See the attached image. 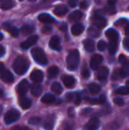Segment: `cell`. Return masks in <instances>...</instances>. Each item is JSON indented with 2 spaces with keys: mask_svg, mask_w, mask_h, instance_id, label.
I'll return each mask as SVG.
<instances>
[{
  "mask_svg": "<svg viewBox=\"0 0 129 130\" xmlns=\"http://www.w3.org/2000/svg\"><path fill=\"white\" fill-rule=\"evenodd\" d=\"M29 67V61L24 56H20L14 60L12 68L18 74H24Z\"/></svg>",
  "mask_w": 129,
  "mask_h": 130,
  "instance_id": "cell-1",
  "label": "cell"
},
{
  "mask_svg": "<svg viewBox=\"0 0 129 130\" xmlns=\"http://www.w3.org/2000/svg\"><path fill=\"white\" fill-rule=\"evenodd\" d=\"M80 63V53L77 50H72L69 52L66 58V66L69 70H75Z\"/></svg>",
  "mask_w": 129,
  "mask_h": 130,
  "instance_id": "cell-2",
  "label": "cell"
},
{
  "mask_svg": "<svg viewBox=\"0 0 129 130\" xmlns=\"http://www.w3.org/2000/svg\"><path fill=\"white\" fill-rule=\"evenodd\" d=\"M31 54L36 63L40 64V65H46L48 63V58H47L44 52L41 48H34L31 51Z\"/></svg>",
  "mask_w": 129,
  "mask_h": 130,
  "instance_id": "cell-3",
  "label": "cell"
},
{
  "mask_svg": "<svg viewBox=\"0 0 129 130\" xmlns=\"http://www.w3.org/2000/svg\"><path fill=\"white\" fill-rule=\"evenodd\" d=\"M20 117H21L20 111H17V110L12 109L5 113L4 120H5V123L6 125H10V124L14 123L15 121H17L20 119Z\"/></svg>",
  "mask_w": 129,
  "mask_h": 130,
  "instance_id": "cell-4",
  "label": "cell"
},
{
  "mask_svg": "<svg viewBox=\"0 0 129 130\" xmlns=\"http://www.w3.org/2000/svg\"><path fill=\"white\" fill-rule=\"evenodd\" d=\"M92 22H93L94 26H96L98 28H103L107 24V21L103 16L101 15H97V14H95L92 18Z\"/></svg>",
  "mask_w": 129,
  "mask_h": 130,
  "instance_id": "cell-5",
  "label": "cell"
},
{
  "mask_svg": "<svg viewBox=\"0 0 129 130\" xmlns=\"http://www.w3.org/2000/svg\"><path fill=\"white\" fill-rule=\"evenodd\" d=\"M28 88H29V83L27 80H22L17 86V92L21 96H23L28 92Z\"/></svg>",
  "mask_w": 129,
  "mask_h": 130,
  "instance_id": "cell-6",
  "label": "cell"
},
{
  "mask_svg": "<svg viewBox=\"0 0 129 130\" xmlns=\"http://www.w3.org/2000/svg\"><path fill=\"white\" fill-rule=\"evenodd\" d=\"M38 40V36H32L30 37H28L26 41H24L21 44V47L23 50H27V49L32 47L33 45H34L36 43Z\"/></svg>",
  "mask_w": 129,
  "mask_h": 130,
  "instance_id": "cell-7",
  "label": "cell"
},
{
  "mask_svg": "<svg viewBox=\"0 0 129 130\" xmlns=\"http://www.w3.org/2000/svg\"><path fill=\"white\" fill-rule=\"evenodd\" d=\"M103 62V57L99 54H95L90 59V67L92 69L96 70V69L99 68V66Z\"/></svg>",
  "mask_w": 129,
  "mask_h": 130,
  "instance_id": "cell-8",
  "label": "cell"
},
{
  "mask_svg": "<svg viewBox=\"0 0 129 130\" xmlns=\"http://www.w3.org/2000/svg\"><path fill=\"white\" fill-rule=\"evenodd\" d=\"M1 79L5 83H12L14 80V76L9 70L3 69L1 71Z\"/></svg>",
  "mask_w": 129,
  "mask_h": 130,
  "instance_id": "cell-9",
  "label": "cell"
},
{
  "mask_svg": "<svg viewBox=\"0 0 129 130\" xmlns=\"http://www.w3.org/2000/svg\"><path fill=\"white\" fill-rule=\"evenodd\" d=\"M109 75V69L106 67H102L98 69L97 73V78L100 82H105Z\"/></svg>",
  "mask_w": 129,
  "mask_h": 130,
  "instance_id": "cell-10",
  "label": "cell"
},
{
  "mask_svg": "<svg viewBox=\"0 0 129 130\" xmlns=\"http://www.w3.org/2000/svg\"><path fill=\"white\" fill-rule=\"evenodd\" d=\"M50 47L54 51H60L61 46H60V39L58 36H54L50 38V43H49Z\"/></svg>",
  "mask_w": 129,
  "mask_h": 130,
  "instance_id": "cell-11",
  "label": "cell"
},
{
  "mask_svg": "<svg viewBox=\"0 0 129 130\" xmlns=\"http://www.w3.org/2000/svg\"><path fill=\"white\" fill-rule=\"evenodd\" d=\"M38 20H39L42 23H45V24H51V23L55 22V19L48 13L40 14V15L38 16Z\"/></svg>",
  "mask_w": 129,
  "mask_h": 130,
  "instance_id": "cell-12",
  "label": "cell"
},
{
  "mask_svg": "<svg viewBox=\"0 0 129 130\" xmlns=\"http://www.w3.org/2000/svg\"><path fill=\"white\" fill-rule=\"evenodd\" d=\"M100 127V120L98 118H92L87 124V129L88 130H97Z\"/></svg>",
  "mask_w": 129,
  "mask_h": 130,
  "instance_id": "cell-13",
  "label": "cell"
},
{
  "mask_svg": "<svg viewBox=\"0 0 129 130\" xmlns=\"http://www.w3.org/2000/svg\"><path fill=\"white\" fill-rule=\"evenodd\" d=\"M3 28L5 29V30H6L7 32L12 36H13V37H17V36H19V30H18L15 27L12 26V25L8 24V23H4Z\"/></svg>",
  "mask_w": 129,
  "mask_h": 130,
  "instance_id": "cell-14",
  "label": "cell"
},
{
  "mask_svg": "<svg viewBox=\"0 0 129 130\" xmlns=\"http://www.w3.org/2000/svg\"><path fill=\"white\" fill-rule=\"evenodd\" d=\"M62 80L64 82L65 86L66 88H69V89H72V88L74 87L75 85V79L74 77L71 75H64L62 76Z\"/></svg>",
  "mask_w": 129,
  "mask_h": 130,
  "instance_id": "cell-15",
  "label": "cell"
},
{
  "mask_svg": "<svg viewBox=\"0 0 129 130\" xmlns=\"http://www.w3.org/2000/svg\"><path fill=\"white\" fill-rule=\"evenodd\" d=\"M30 79L34 82H41L43 79V73L41 70H34L30 74Z\"/></svg>",
  "mask_w": 129,
  "mask_h": 130,
  "instance_id": "cell-16",
  "label": "cell"
},
{
  "mask_svg": "<svg viewBox=\"0 0 129 130\" xmlns=\"http://www.w3.org/2000/svg\"><path fill=\"white\" fill-rule=\"evenodd\" d=\"M54 121H55V119H54V116L51 115V116H49L46 120L43 121V128L46 130H52L54 127Z\"/></svg>",
  "mask_w": 129,
  "mask_h": 130,
  "instance_id": "cell-17",
  "label": "cell"
},
{
  "mask_svg": "<svg viewBox=\"0 0 129 130\" xmlns=\"http://www.w3.org/2000/svg\"><path fill=\"white\" fill-rule=\"evenodd\" d=\"M53 12L56 15L61 17V16H63V15H65V14L67 13V12H68V8H67V7L64 5H59L55 7V9H54Z\"/></svg>",
  "mask_w": 129,
  "mask_h": 130,
  "instance_id": "cell-18",
  "label": "cell"
},
{
  "mask_svg": "<svg viewBox=\"0 0 129 130\" xmlns=\"http://www.w3.org/2000/svg\"><path fill=\"white\" fill-rule=\"evenodd\" d=\"M105 36L110 41H118L119 40V33L113 28H110L106 31Z\"/></svg>",
  "mask_w": 129,
  "mask_h": 130,
  "instance_id": "cell-19",
  "label": "cell"
},
{
  "mask_svg": "<svg viewBox=\"0 0 129 130\" xmlns=\"http://www.w3.org/2000/svg\"><path fill=\"white\" fill-rule=\"evenodd\" d=\"M66 99L68 101L73 102L75 104H80L81 103V96L78 93H68L66 94Z\"/></svg>",
  "mask_w": 129,
  "mask_h": 130,
  "instance_id": "cell-20",
  "label": "cell"
},
{
  "mask_svg": "<svg viewBox=\"0 0 129 130\" xmlns=\"http://www.w3.org/2000/svg\"><path fill=\"white\" fill-rule=\"evenodd\" d=\"M71 30H72V34L73 35V36H80V35L84 31V27H83V25L81 24V23H76V24H74L73 26L72 27Z\"/></svg>",
  "mask_w": 129,
  "mask_h": 130,
  "instance_id": "cell-21",
  "label": "cell"
},
{
  "mask_svg": "<svg viewBox=\"0 0 129 130\" xmlns=\"http://www.w3.org/2000/svg\"><path fill=\"white\" fill-rule=\"evenodd\" d=\"M42 92H43V87H42L40 84L34 83L31 87V93L33 96H41Z\"/></svg>",
  "mask_w": 129,
  "mask_h": 130,
  "instance_id": "cell-22",
  "label": "cell"
},
{
  "mask_svg": "<svg viewBox=\"0 0 129 130\" xmlns=\"http://www.w3.org/2000/svg\"><path fill=\"white\" fill-rule=\"evenodd\" d=\"M84 48L86 49L87 52H92L95 50V43L93 42V40L91 39H87L84 41Z\"/></svg>",
  "mask_w": 129,
  "mask_h": 130,
  "instance_id": "cell-23",
  "label": "cell"
},
{
  "mask_svg": "<svg viewBox=\"0 0 129 130\" xmlns=\"http://www.w3.org/2000/svg\"><path fill=\"white\" fill-rule=\"evenodd\" d=\"M59 67H56V66H52V67H50L48 69V77L50 79L55 78L59 74Z\"/></svg>",
  "mask_w": 129,
  "mask_h": 130,
  "instance_id": "cell-24",
  "label": "cell"
},
{
  "mask_svg": "<svg viewBox=\"0 0 129 130\" xmlns=\"http://www.w3.org/2000/svg\"><path fill=\"white\" fill-rule=\"evenodd\" d=\"M82 15L83 14L81 11H74L73 12H72V13L70 14L69 20H70L71 21H78L82 18Z\"/></svg>",
  "mask_w": 129,
  "mask_h": 130,
  "instance_id": "cell-25",
  "label": "cell"
},
{
  "mask_svg": "<svg viewBox=\"0 0 129 130\" xmlns=\"http://www.w3.org/2000/svg\"><path fill=\"white\" fill-rule=\"evenodd\" d=\"M118 47H119V44H118V41H110L108 44V50L110 54H115L118 51Z\"/></svg>",
  "mask_w": 129,
  "mask_h": 130,
  "instance_id": "cell-26",
  "label": "cell"
},
{
  "mask_svg": "<svg viewBox=\"0 0 129 130\" xmlns=\"http://www.w3.org/2000/svg\"><path fill=\"white\" fill-rule=\"evenodd\" d=\"M87 101L89 102L90 104H104L105 102H106V98H105L104 95H102V96H100L99 98H97V99H95V98H91V99L88 98V99H87Z\"/></svg>",
  "mask_w": 129,
  "mask_h": 130,
  "instance_id": "cell-27",
  "label": "cell"
},
{
  "mask_svg": "<svg viewBox=\"0 0 129 130\" xmlns=\"http://www.w3.org/2000/svg\"><path fill=\"white\" fill-rule=\"evenodd\" d=\"M121 74H122V77H126V76L129 75V61L126 60L124 63H122V67L120 69Z\"/></svg>",
  "mask_w": 129,
  "mask_h": 130,
  "instance_id": "cell-28",
  "label": "cell"
},
{
  "mask_svg": "<svg viewBox=\"0 0 129 130\" xmlns=\"http://www.w3.org/2000/svg\"><path fill=\"white\" fill-rule=\"evenodd\" d=\"M14 2L12 0H3L1 3V8L3 10H9L14 6Z\"/></svg>",
  "mask_w": 129,
  "mask_h": 130,
  "instance_id": "cell-29",
  "label": "cell"
},
{
  "mask_svg": "<svg viewBox=\"0 0 129 130\" xmlns=\"http://www.w3.org/2000/svg\"><path fill=\"white\" fill-rule=\"evenodd\" d=\"M55 96L51 94H45L44 96L42 98L41 101L44 104H52L55 102Z\"/></svg>",
  "mask_w": 129,
  "mask_h": 130,
  "instance_id": "cell-30",
  "label": "cell"
},
{
  "mask_svg": "<svg viewBox=\"0 0 129 130\" xmlns=\"http://www.w3.org/2000/svg\"><path fill=\"white\" fill-rule=\"evenodd\" d=\"M31 104H32L31 100L28 99V98H23L22 99L20 100V105H21V107L22 108V109H24V110L30 108V106H31Z\"/></svg>",
  "mask_w": 129,
  "mask_h": 130,
  "instance_id": "cell-31",
  "label": "cell"
},
{
  "mask_svg": "<svg viewBox=\"0 0 129 130\" xmlns=\"http://www.w3.org/2000/svg\"><path fill=\"white\" fill-rule=\"evenodd\" d=\"M51 90L55 93L56 95H59L62 93L63 91V88L59 82H54L51 85Z\"/></svg>",
  "mask_w": 129,
  "mask_h": 130,
  "instance_id": "cell-32",
  "label": "cell"
},
{
  "mask_svg": "<svg viewBox=\"0 0 129 130\" xmlns=\"http://www.w3.org/2000/svg\"><path fill=\"white\" fill-rule=\"evenodd\" d=\"M34 27L30 26V25H24V26L21 27V33L24 36H28V35L32 34L34 32Z\"/></svg>",
  "mask_w": 129,
  "mask_h": 130,
  "instance_id": "cell-33",
  "label": "cell"
},
{
  "mask_svg": "<svg viewBox=\"0 0 129 130\" xmlns=\"http://www.w3.org/2000/svg\"><path fill=\"white\" fill-rule=\"evenodd\" d=\"M88 89H89L90 93L96 95V94H98V93L101 91V87L97 83H91L88 85Z\"/></svg>",
  "mask_w": 129,
  "mask_h": 130,
  "instance_id": "cell-34",
  "label": "cell"
},
{
  "mask_svg": "<svg viewBox=\"0 0 129 130\" xmlns=\"http://www.w3.org/2000/svg\"><path fill=\"white\" fill-rule=\"evenodd\" d=\"M88 34L89 36H91V37H97V36H100V28H95V27H89L88 30Z\"/></svg>",
  "mask_w": 129,
  "mask_h": 130,
  "instance_id": "cell-35",
  "label": "cell"
},
{
  "mask_svg": "<svg viewBox=\"0 0 129 130\" xmlns=\"http://www.w3.org/2000/svg\"><path fill=\"white\" fill-rule=\"evenodd\" d=\"M115 93L119 95H129V89L126 87H121L116 89Z\"/></svg>",
  "mask_w": 129,
  "mask_h": 130,
  "instance_id": "cell-36",
  "label": "cell"
},
{
  "mask_svg": "<svg viewBox=\"0 0 129 130\" xmlns=\"http://www.w3.org/2000/svg\"><path fill=\"white\" fill-rule=\"evenodd\" d=\"M81 75H82V77L85 79L89 77L90 73H89V70H88V68L87 67L86 65H84L82 67V69H81Z\"/></svg>",
  "mask_w": 129,
  "mask_h": 130,
  "instance_id": "cell-37",
  "label": "cell"
},
{
  "mask_svg": "<svg viewBox=\"0 0 129 130\" xmlns=\"http://www.w3.org/2000/svg\"><path fill=\"white\" fill-rule=\"evenodd\" d=\"M122 77V74H121V71L120 69H116L115 71L113 72V74H112V79L113 80H119Z\"/></svg>",
  "mask_w": 129,
  "mask_h": 130,
  "instance_id": "cell-38",
  "label": "cell"
},
{
  "mask_svg": "<svg viewBox=\"0 0 129 130\" xmlns=\"http://www.w3.org/2000/svg\"><path fill=\"white\" fill-rule=\"evenodd\" d=\"M40 121H41L40 118H38V117H32V118H30L28 120V124L29 125H37V124L40 123Z\"/></svg>",
  "mask_w": 129,
  "mask_h": 130,
  "instance_id": "cell-39",
  "label": "cell"
},
{
  "mask_svg": "<svg viewBox=\"0 0 129 130\" xmlns=\"http://www.w3.org/2000/svg\"><path fill=\"white\" fill-rule=\"evenodd\" d=\"M106 47H107V43H105L104 41H100L97 44L98 50L101 51V52H104L105 49H106Z\"/></svg>",
  "mask_w": 129,
  "mask_h": 130,
  "instance_id": "cell-40",
  "label": "cell"
},
{
  "mask_svg": "<svg viewBox=\"0 0 129 130\" xmlns=\"http://www.w3.org/2000/svg\"><path fill=\"white\" fill-rule=\"evenodd\" d=\"M119 127V125L118 123H110L105 127L106 130H118Z\"/></svg>",
  "mask_w": 129,
  "mask_h": 130,
  "instance_id": "cell-41",
  "label": "cell"
},
{
  "mask_svg": "<svg viewBox=\"0 0 129 130\" xmlns=\"http://www.w3.org/2000/svg\"><path fill=\"white\" fill-rule=\"evenodd\" d=\"M105 10H106V12H108L109 13H110V14L115 13L116 12V9H115V7H114V5H109L108 6L105 8Z\"/></svg>",
  "mask_w": 129,
  "mask_h": 130,
  "instance_id": "cell-42",
  "label": "cell"
},
{
  "mask_svg": "<svg viewBox=\"0 0 129 130\" xmlns=\"http://www.w3.org/2000/svg\"><path fill=\"white\" fill-rule=\"evenodd\" d=\"M113 102L119 106H122V105H124V104H125L124 100H123L122 98H115L113 99Z\"/></svg>",
  "mask_w": 129,
  "mask_h": 130,
  "instance_id": "cell-43",
  "label": "cell"
},
{
  "mask_svg": "<svg viewBox=\"0 0 129 130\" xmlns=\"http://www.w3.org/2000/svg\"><path fill=\"white\" fill-rule=\"evenodd\" d=\"M89 5V2L88 0H82L80 4V6H81V9H87Z\"/></svg>",
  "mask_w": 129,
  "mask_h": 130,
  "instance_id": "cell-44",
  "label": "cell"
},
{
  "mask_svg": "<svg viewBox=\"0 0 129 130\" xmlns=\"http://www.w3.org/2000/svg\"><path fill=\"white\" fill-rule=\"evenodd\" d=\"M123 45H124V48L129 52V37H126V39L123 41Z\"/></svg>",
  "mask_w": 129,
  "mask_h": 130,
  "instance_id": "cell-45",
  "label": "cell"
},
{
  "mask_svg": "<svg viewBox=\"0 0 129 130\" xmlns=\"http://www.w3.org/2000/svg\"><path fill=\"white\" fill-rule=\"evenodd\" d=\"M51 32V27H43V29H42V33H43V34H50V33Z\"/></svg>",
  "mask_w": 129,
  "mask_h": 130,
  "instance_id": "cell-46",
  "label": "cell"
},
{
  "mask_svg": "<svg viewBox=\"0 0 129 130\" xmlns=\"http://www.w3.org/2000/svg\"><path fill=\"white\" fill-rule=\"evenodd\" d=\"M68 3L71 7H75L78 4V0H69Z\"/></svg>",
  "mask_w": 129,
  "mask_h": 130,
  "instance_id": "cell-47",
  "label": "cell"
},
{
  "mask_svg": "<svg viewBox=\"0 0 129 130\" xmlns=\"http://www.w3.org/2000/svg\"><path fill=\"white\" fill-rule=\"evenodd\" d=\"M5 50L4 48V46L0 45V57H3L5 55Z\"/></svg>",
  "mask_w": 129,
  "mask_h": 130,
  "instance_id": "cell-48",
  "label": "cell"
},
{
  "mask_svg": "<svg viewBox=\"0 0 129 130\" xmlns=\"http://www.w3.org/2000/svg\"><path fill=\"white\" fill-rule=\"evenodd\" d=\"M126 58H125V56L124 55H121L120 57H119V61L121 62V63H124L125 61H126Z\"/></svg>",
  "mask_w": 129,
  "mask_h": 130,
  "instance_id": "cell-49",
  "label": "cell"
},
{
  "mask_svg": "<svg viewBox=\"0 0 129 130\" xmlns=\"http://www.w3.org/2000/svg\"><path fill=\"white\" fill-rule=\"evenodd\" d=\"M125 34H126L127 36H129V23L126 25V29H125Z\"/></svg>",
  "mask_w": 129,
  "mask_h": 130,
  "instance_id": "cell-50",
  "label": "cell"
},
{
  "mask_svg": "<svg viewBox=\"0 0 129 130\" xmlns=\"http://www.w3.org/2000/svg\"><path fill=\"white\" fill-rule=\"evenodd\" d=\"M117 0H108V4L109 5H115Z\"/></svg>",
  "mask_w": 129,
  "mask_h": 130,
  "instance_id": "cell-51",
  "label": "cell"
},
{
  "mask_svg": "<svg viewBox=\"0 0 129 130\" xmlns=\"http://www.w3.org/2000/svg\"><path fill=\"white\" fill-rule=\"evenodd\" d=\"M60 30L61 31H65V30H66V24H63L62 26L60 27Z\"/></svg>",
  "mask_w": 129,
  "mask_h": 130,
  "instance_id": "cell-52",
  "label": "cell"
},
{
  "mask_svg": "<svg viewBox=\"0 0 129 130\" xmlns=\"http://www.w3.org/2000/svg\"><path fill=\"white\" fill-rule=\"evenodd\" d=\"M69 115H72V117H73V109H72V108H70V109H69Z\"/></svg>",
  "mask_w": 129,
  "mask_h": 130,
  "instance_id": "cell-53",
  "label": "cell"
},
{
  "mask_svg": "<svg viewBox=\"0 0 129 130\" xmlns=\"http://www.w3.org/2000/svg\"><path fill=\"white\" fill-rule=\"evenodd\" d=\"M12 130H21V127H19V126H16V127H12Z\"/></svg>",
  "mask_w": 129,
  "mask_h": 130,
  "instance_id": "cell-54",
  "label": "cell"
},
{
  "mask_svg": "<svg viewBox=\"0 0 129 130\" xmlns=\"http://www.w3.org/2000/svg\"><path fill=\"white\" fill-rule=\"evenodd\" d=\"M21 130H31L28 127H21Z\"/></svg>",
  "mask_w": 129,
  "mask_h": 130,
  "instance_id": "cell-55",
  "label": "cell"
},
{
  "mask_svg": "<svg viewBox=\"0 0 129 130\" xmlns=\"http://www.w3.org/2000/svg\"><path fill=\"white\" fill-rule=\"evenodd\" d=\"M126 87L127 88V89H129V80H127V82H126Z\"/></svg>",
  "mask_w": 129,
  "mask_h": 130,
  "instance_id": "cell-56",
  "label": "cell"
},
{
  "mask_svg": "<svg viewBox=\"0 0 129 130\" xmlns=\"http://www.w3.org/2000/svg\"><path fill=\"white\" fill-rule=\"evenodd\" d=\"M29 1H36V0H29Z\"/></svg>",
  "mask_w": 129,
  "mask_h": 130,
  "instance_id": "cell-57",
  "label": "cell"
},
{
  "mask_svg": "<svg viewBox=\"0 0 129 130\" xmlns=\"http://www.w3.org/2000/svg\"><path fill=\"white\" fill-rule=\"evenodd\" d=\"M43 1H47V0H43Z\"/></svg>",
  "mask_w": 129,
  "mask_h": 130,
  "instance_id": "cell-58",
  "label": "cell"
},
{
  "mask_svg": "<svg viewBox=\"0 0 129 130\" xmlns=\"http://www.w3.org/2000/svg\"><path fill=\"white\" fill-rule=\"evenodd\" d=\"M20 1H22V0H20Z\"/></svg>",
  "mask_w": 129,
  "mask_h": 130,
  "instance_id": "cell-59",
  "label": "cell"
},
{
  "mask_svg": "<svg viewBox=\"0 0 129 130\" xmlns=\"http://www.w3.org/2000/svg\"><path fill=\"white\" fill-rule=\"evenodd\" d=\"M1 1H3V0H1Z\"/></svg>",
  "mask_w": 129,
  "mask_h": 130,
  "instance_id": "cell-60",
  "label": "cell"
}]
</instances>
